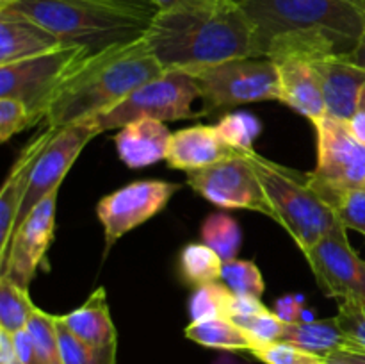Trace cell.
Returning <instances> with one entry per match:
<instances>
[{
    "label": "cell",
    "instance_id": "cell-42",
    "mask_svg": "<svg viewBox=\"0 0 365 364\" xmlns=\"http://www.w3.org/2000/svg\"><path fill=\"white\" fill-rule=\"evenodd\" d=\"M346 123H348L351 134L355 136V138L359 139L362 145H365V86H364L362 93H360L359 106H356L355 113H353V116L349 118Z\"/></svg>",
    "mask_w": 365,
    "mask_h": 364
},
{
    "label": "cell",
    "instance_id": "cell-10",
    "mask_svg": "<svg viewBox=\"0 0 365 364\" xmlns=\"http://www.w3.org/2000/svg\"><path fill=\"white\" fill-rule=\"evenodd\" d=\"M187 184L220 209L253 211L278 223L277 211L245 152L235 153L212 166L187 171Z\"/></svg>",
    "mask_w": 365,
    "mask_h": 364
},
{
    "label": "cell",
    "instance_id": "cell-18",
    "mask_svg": "<svg viewBox=\"0 0 365 364\" xmlns=\"http://www.w3.org/2000/svg\"><path fill=\"white\" fill-rule=\"evenodd\" d=\"M312 63L323 86L327 113L337 120L348 121L359 106L365 86V70L344 56L324 57Z\"/></svg>",
    "mask_w": 365,
    "mask_h": 364
},
{
    "label": "cell",
    "instance_id": "cell-17",
    "mask_svg": "<svg viewBox=\"0 0 365 364\" xmlns=\"http://www.w3.org/2000/svg\"><path fill=\"white\" fill-rule=\"evenodd\" d=\"M280 75V102L309 118L312 123L327 116L323 86L314 63L303 57L273 59Z\"/></svg>",
    "mask_w": 365,
    "mask_h": 364
},
{
    "label": "cell",
    "instance_id": "cell-27",
    "mask_svg": "<svg viewBox=\"0 0 365 364\" xmlns=\"http://www.w3.org/2000/svg\"><path fill=\"white\" fill-rule=\"evenodd\" d=\"M61 357L63 364H116V345L91 346L75 338L57 316Z\"/></svg>",
    "mask_w": 365,
    "mask_h": 364
},
{
    "label": "cell",
    "instance_id": "cell-14",
    "mask_svg": "<svg viewBox=\"0 0 365 364\" xmlns=\"http://www.w3.org/2000/svg\"><path fill=\"white\" fill-rule=\"evenodd\" d=\"M57 195L59 189H53L34 207L27 220L14 231L6 257L0 261V277H7L24 289H29L36 270L52 245Z\"/></svg>",
    "mask_w": 365,
    "mask_h": 364
},
{
    "label": "cell",
    "instance_id": "cell-11",
    "mask_svg": "<svg viewBox=\"0 0 365 364\" xmlns=\"http://www.w3.org/2000/svg\"><path fill=\"white\" fill-rule=\"evenodd\" d=\"M180 184L166 181H135L103 196L96 203V216L103 225L106 256L110 246L127 232L159 214Z\"/></svg>",
    "mask_w": 365,
    "mask_h": 364
},
{
    "label": "cell",
    "instance_id": "cell-29",
    "mask_svg": "<svg viewBox=\"0 0 365 364\" xmlns=\"http://www.w3.org/2000/svg\"><path fill=\"white\" fill-rule=\"evenodd\" d=\"M27 330L43 364H63L57 334V314H48L36 307L27 323Z\"/></svg>",
    "mask_w": 365,
    "mask_h": 364
},
{
    "label": "cell",
    "instance_id": "cell-25",
    "mask_svg": "<svg viewBox=\"0 0 365 364\" xmlns=\"http://www.w3.org/2000/svg\"><path fill=\"white\" fill-rule=\"evenodd\" d=\"M200 238L225 263L237 257L242 243V232L237 220L228 213H212L203 220L200 227Z\"/></svg>",
    "mask_w": 365,
    "mask_h": 364
},
{
    "label": "cell",
    "instance_id": "cell-13",
    "mask_svg": "<svg viewBox=\"0 0 365 364\" xmlns=\"http://www.w3.org/2000/svg\"><path fill=\"white\" fill-rule=\"evenodd\" d=\"M346 227H337L303 256L328 298L365 302V261L351 248Z\"/></svg>",
    "mask_w": 365,
    "mask_h": 364
},
{
    "label": "cell",
    "instance_id": "cell-1",
    "mask_svg": "<svg viewBox=\"0 0 365 364\" xmlns=\"http://www.w3.org/2000/svg\"><path fill=\"white\" fill-rule=\"evenodd\" d=\"M241 7L255 57H348L365 34V6L356 0H245Z\"/></svg>",
    "mask_w": 365,
    "mask_h": 364
},
{
    "label": "cell",
    "instance_id": "cell-19",
    "mask_svg": "<svg viewBox=\"0 0 365 364\" xmlns=\"http://www.w3.org/2000/svg\"><path fill=\"white\" fill-rule=\"evenodd\" d=\"M63 46L52 32L13 7L0 11V64L31 59Z\"/></svg>",
    "mask_w": 365,
    "mask_h": 364
},
{
    "label": "cell",
    "instance_id": "cell-15",
    "mask_svg": "<svg viewBox=\"0 0 365 364\" xmlns=\"http://www.w3.org/2000/svg\"><path fill=\"white\" fill-rule=\"evenodd\" d=\"M57 131L59 128L53 127H46L39 131L32 138V141L21 150L20 157L13 164L6 182H4L2 191H0V261L6 257L7 248H9L13 225L14 220H16L18 211H20L21 200L27 193L32 168L36 166V163H38V159L45 152L46 145L56 136Z\"/></svg>",
    "mask_w": 365,
    "mask_h": 364
},
{
    "label": "cell",
    "instance_id": "cell-32",
    "mask_svg": "<svg viewBox=\"0 0 365 364\" xmlns=\"http://www.w3.org/2000/svg\"><path fill=\"white\" fill-rule=\"evenodd\" d=\"M228 320H232L239 328H242L257 343V346L280 341L285 328V321H282L269 309L253 314V316H234L228 318Z\"/></svg>",
    "mask_w": 365,
    "mask_h": 364
},
{
    "label": "cell",
    "instance_id": "cell-23",
    "mask_svg": "<svg viewBox=\"0 0 365 364\" xmlns=\"http://www.w3.org/2000/svg\"><path fill=\"white\" fill-rule=\"evenodd\" d=\"M184 335L189 341L198 343L205 348L227 350V352H239V350L252 352L257 348V343L228 318L191 321L185 327Z\"/></svg>",
    "mask_w": 365,
    "mask_h": 364
},
{
    "label": "cell",
    "instance_id": "cell-48",
    "mask_svg": "<svg viewBox=\"0 0 365 364\" xmlns=\"http://www.w3.org/2000/svg\"><path fill=\"white\" fill-rule=\"evenodd\" d=\"M212 2H216V4H221V2H230V0H212Z\"/></svg>",
    "mask_w": 365,
    "mask_h": 364
},
{
    "label": "cell",
    "instance_id": "cell-21",
    "mask_svg": "<svg viewBox=\"0 0 365 364\" xmlns=\"http://www.w3.org/2000/svg\"><path fill=\"white\" fill-rule=\"evenodd\" d=\"M59 320L86 345L109 346L118 343L116 327L110 318L107 293L103 288L95 289L81 307L68 314H61Z\"/></svg>",
    "mask_w": 365,
    "mask_h": 364
},
{
    "label": "cell",
    "instance_id": "cell-44",
    "mask_svg": "<svg viewBox=\"0 0 365 364\" xmlns=\"http://www.w3.org/2000/svg\"><path fill=\"white\" fill-rule=\"evenodd\" d=\"M348 59L351 61L353 64H356V66L364 68L365 70V34L362 36V39H360L359 46L355 49V52L351 54V56H348Z\"/></svg>",
    "mask_w": 365,
    "mask_h": 364
},
{
    "label": "cell",
    "instance_id": "cell-45",
    "mask_svg": "<svg viewBox=\"0 0 365 364\" xmlns=\"http://www.w3.org/2000/svg\"><path fill=\"white\" fill-rule=\"evenodd\" d=\"M212 364H250V363L239 359V357H235L232 352L221 350V353H217V357L212 360Z\"/></svg>",
    "mask_w": 365,
    "mask_h": 364
},
{
    "label": "cell",
    "instance_id": "cell-43",
    "mask_svg": "<svg viewBox=\"0 0 365 364\" xmlns=\"http://www.w3.org/2000/svg\"><path fill=\"white\" fill-rule=\"evenodd\" d=\"M159 13L166 11H178V9H200V7L217 6L212 0H155ZM223 4V2H221Z\"/></svg>",
    "mask_w": 365,
    "mask_h": 364
},
{
    "label": "cell",
    "instance_id": "cell-5",
    "mask_svg": "<svg viewBox=\"0 0 365 364\" xmlns=\"http://www.w3.org/2000/svg\"><path fill=\"white\" fill-rule=\"evenodd\" d=\"M267 198L278 214V225L289 232L302 253L341 227L335 211L310 184V175L245 150Z\"/></svg>",
    "mask_w": 365,
    "mask_h": 364
},
{
    "label": "cell",
    "instance_id": "cell-20",
    "mask_svg": "<svg viewBox=\"0 0 365 364\" xmlns=\"http://www.w3.org/2000/svg\"><path fill=\"white\" fill-rule=\"evenodd\" d=\"M173 132L164 121L141 118L127 123L114 136L118 156L128 168H146L166 159Z\"/></svg>",
    "mask_w": 365,
    "mask_h": 364
},
{
    "label": "cell",
    "instance_id": "cell-47",
    "mask_svg": "<svg viewBox=\"0 0 365 364\" xmlns=\"http://www.w3.org/2000/svg\"><path fill=\"white\" fill-rule=\"evenodd\" d=\"M230 2H232V4H235V6H241V4L245 2V0H230ZM356 2L364 4V6H365V0H356Z\"/></svg>",
    "mask_w": 365,
    "mask_h": 364
},
{
    "label": "cell",
    "instance_id": "cell-6",
    "mask_svg": "<svg viewBox=\"0 0 365 364\" xmlns=\"http://www.w3.org/2000/svg\"><path fill=\"white\" fill-rule=\"evenodd\" d=\"M200 88V114L230 111L242 103L280 102V75L269 57H237L189 71Z\"/></svg>",
    "mask_w": 365,
    "mask_h": 364
},
{
    "label": "cell",
    "instance_id": "cell-35",
    "mask_svg": "<svg viewBox=\"0 0 365 364\" xmlns=\"http://www.w3.org/2000/svg\"><path fill=\"white\" fill-rule=\"evenodd\" d=\"M339 327L346 338L355 345L365 346V302L364 300H346L339 302V313L335 316Z\"/></svg>",
    "mask_w": 365,
    "mask_h": 364
},
{
    "label": "cell",
    "instance_id": "cell-9",
    "mask_svg": "<svg viewBox=\"0 0 365 364\" xmlns=\"http://www.w3.org/2000/svg\"><path fill=\"white\" fill-rule=\"evenodd\" d=\"M198 96L200 88L192 75L182 70H171L139 86L123 102L91 121L103 132L121 128L141 118H153L164 123L198 118L202 116L200 111L192 109Z\"/></svg>",
    "mask_w": 365,
    "mask_h": 364
},
{
    "label": "cell",
    "instance_id": "cell-4",
    "mask_svg": "<svg viewBox=\"0 0 365 364\" xmlns=\"http://www.w3.org/2000/svg\"><path fill=\"white\" fill-rule=\"evenodd\" d=\"M11 7L52 32L64 46H82L89 56L138 41L150 25L145 18L93 0H18Z\"/></svg>",
    "mask_w": 365,
    "mask_h": 364
},
{
    "label": "cell",
    "instance_id": "cell-33",
    "mask_svg": "<svg viewBox=\"0 0 365 364\" xmlns=\"http://www.w3.org/2000/svg\"><path fill=\"white\" fill-rule=\"evenodd\" d=\"M250 353L264 364H328L327 357L317 355V353L285 341L257 346Z\"/></svg>",
    "mask_w": 365,
    "mask_h": 364
},
{
    "label": "cell",
    "instance_id": "cell-40",
    "mask_svg": "<svg viewBox=\"0 0 365 364\" xmlns=\"http://www.w3.org/2000/svg\"><path fill=\"white\" fill-rule=\"evenodd\" d=\"M267 307L260 302V298L255 296H241L234 295L230 300V305H228V316H253V314H259L262 310H266Z\"/></svg>",
    "mask_w": 365,
    "mask_h": 364
},
{
    "label": "cell",
    "instance_id": "cell-16",
    "mask_svg": "<svg viewBox=\"0 0 365 364\" xmlns=\"http://www.w3.org/2000/svg\"><path fill=\"white\" fill-rule=\"evenodd\" d=\"M241 150L228 145L216 125H195L173 132L168 150V164L173 170L195 171L212 166Z\"/></svg>",
    "mask_w": 365,
    "mask_h": 364
},
{
    "label": "cell",
    "instance_id": "cell-2",
    "mask_svg": "<svg viewBox=\"0 0 365 364\" xmlns=\"http://www.w3.org/2000/svg\"><path fill=\"white\" fill-rule=\"evenodd\" d=\"M150 52L166 71L198 68L253 56V29L232 2L159 13L145 32Z\"/></svg>",
    "mask_w": 365,
    "mask_h": 364
},
{
    "label": "cell",
    "instance_id": "cell-37",
    "mask_svg": "<svg viewBox=\"0 0 365 364\" xmlns=\"http://www.w3.org/2000/svg\"><path fill=\"white\" fill-rule=\"evenodd\" d=\"M93 2L114 7V9H120L123 13L145 18L148 21H152L159 14V7H157L155 0H93Z\"/></svg>",
    "mask_w": 365,
    "mask_h": 364
},
{
    "label": "cell",
    "instance_id": "cell-24",
    "mask_svg": "<svg viewBox=\"0 0 365 364\" xmlns=\"http://www.w3.org/2000/svg\"><path fill=\"white\" fill-rule=\"evenodd\" d=\"M223 261L205 243H189L178 256V273L185 284L200 288L221 280Z\"/></svg>",
    "mask_w": 365,
    "mask_h": 364
},
{
    "label": "cell",
    "instance_id": "cell-28",
    "mask_svg": "<svg viewBox=\"0 0 365 364\" xmlns=\"http://www.w3.org/2000/svg\"><path fill=\"white\" fill-rule=\"evenodd\" d=\"M232 296H234V293H232L221 280L195 288L191 298H189V314H191V321L227 318Z\"/></svg>",
    "mask_w": 365,
    "mask_h": 364
},
{
    "label": "cell",
    "instance_id": "cell-30",
    "mask_svg": "<svg viewBox=\"0 0 365 364\" xmlns=\"http://www.w3.org/2000/svg\"><path fill=\"white\" fill-rule=\"evenodd\" d=\"M221 282L234 295L260 298L264 295V291H266V282H264L259 266L253 261L237 259V257L223 263V268H221Z\"/></svg>",
    "mask_w": 365,
    "mask_h": 364
},
{
    "label": "cell",
    "instance_id": "cell-49",
    "mask_svg": "<svg viewBox=\"0 0 365 364\" xmlns=\"http://www.w3.org/2000/svg\"><path fill=\"white\" fill-rule=\"evenodd\" d=\"M13 364H20V363H18V360H14V363Z\"/></svg>",
    "mask_w": 365,
    "mask_h": 364
},
{
    "label": "cell",
    "instance_id": "cell-36",
    "mask_svg": "<svg viewBox=\"0 0 365 364\" xmlns=\"http://www.w3.org/2000/svg\"><path fill=\"white\" fill-rule=\"evenodd\" d=\"M335 214L342 227L365 236V186L346 193L335 207Z\"/></svg>",
    "mask_w": 365,
    "mask_h": 364
},
{
    "label": "cell",
    "instance_id": "cell-46",
    "mask_svg": "<svg viewBox=\"0 0 365 364\" xmlns=\"http://www.w3.org/2000/svg\"><path fill=\"white\" fill-rule=\"evenodd\" d=\"M18 0H0V9H7V7H11Z\"/></svg>",
    "mask_w": 365,
    "mask_h": 364
},
{
    "label": "cell",
    "instance_id": "cell-8",
    "mask_svg": "<svg viewBox=\"0 0 365 364\" xmlns=\"http://www.w3.org/2000/svg\"><path fill=\"white\" fill-rule=\"evenodd\" d=\"M317 132V164L310 171V184L335 211L342 196L365 186V145L349 131L348 123L323 116L314 123Z\"/></svg>",
    "mask_w": 365,
    "mask_h": 364
},
{
    "label": "cell",
    "instance_id": "cell-31",
    "mask_svg": "<svg viewBox=\"0 0 365 364\" xmlns=\"http://www.w3.org/2000/svg\"><path fill=\"white\" fill-rule=\"evenodd\" d=\"M216 127L228 145L245 152V150H253V143L262 132V121L252 113L239 111V113L225 114Z\"/></svg>",
    "mask_w": 365,
    "mask_h": 364
},
{
    "label": "cell",
    "instance_id": "cell-34",
    "mask_svg": "<svg viewBox=\"0 0 365 364\" xmlns=\"http://www.w3.org/2000/svg\"><path fill=\"white\" fill-rule=\"evenodd\" d=\"M34 125V118L24 102L16 98H0V141L6 143L14 134Z\"/></svg>",
    "mask_w": 365,
    "mask_h": 364
},
{
    "label": "cell",
    "instance_id": "cell-7",
    "mask_svg": "<svg viewBox=\"0 0 365 364\" xmlns=\"http://www.w3.org/2000/svg\"><path fill=\"white\" fill-rule=\"evenodd\" d=\"M88 57L91 56L82 46H63L31 59L0 64V98L24 102L38 125Z\"/></svg>",
    "mask_w": 365,
    "mask_h": 364
},
{
    "label": "cell",
    "instance_id": "cell-26",
    "mask_svg": "<svg viewBox=\"0 0 365 364\" xmlns=\"http://www.w3.org/2000/svg\"><path fill=\"white\" fill-rule=\"evenodd\" d=\"M34 309L29 289L20 288L7 277H0V328L11 334L24 330Z\"/></svg>",
    "mask_w": 365,
    "mask_h": 364
},
{
    "label": "cell",
    "instance_id": "cell-22",
    "mask_svg": "<svg viewBox=\"0 0 365 364\" xmlns=\"http://www.w3.org/2000/svg\"><path fill=\"white\" fill-rule=\"evenodd\" d=\"M280 341L291 343L303 350L317 353V355H330L335 350L351 345L344 332L339 327L337 320H314V321H296V323H285L284 334Z\"/></svg>",
    "mask_w": 365,
    "mask_h": 364
},
{
    "label": "cell",
    "instance_id": "cell-39",
    "mask_svg": "<svg viewBox=\"0 0 365 364\" xmlns=\"http://www.w3.org/2000/svg\"><path fill=\"white\" fill-rule=\"evenodd\" d=\"M13 345L14 353H16V360L20 364H43L27 328L13 334Z\"/></svg>",
    "mask_w": 365,
    "mask_h": 364
},
{
    "label": "cell",
    "instance_id": "cell-41",
    "mask_svg": "<svg viewBox=\"0 0 365 364\" xmlns=\"http://www.w3.org/2000/svg\"><path fill=\"white\" fill-rule=\"evenodd\" d=\"M328 364H365V346L351 345L344 346L341 350H335L330 355H327Z\"/></svg>",
    "mask_w": 365,
    "mask_h": 364
},
{
    "label": "cell",
    "instance_id": "cell-3",
    "mask_svg": "<svg viewBox=\"0 0 365 364\" xmlns=\"http://www.w3.org/2000/svg\"><path fill=\"white\" fill-rule=\"evenodd\" d=\"M166 74L150 52L145 36L128 45L106 50L86 59L50 107L45 121L63 128L93 120L123 102L134 89Z\"/></svg>",
    "mask_w": 365,
    "mask_h": 364
},
{
    "label": "cell",
    "instance_id": "cell-12",
    "mask_svg": "<svg viewBox=\"0 0 365 364\" xmlns=\"http://www.w3.org/2000/svg\"><path fill=\"white\" fill-rule=\"evenodd\" d=\"M100 132L102 131L91 120L66 125L56 132V136L50 139L45 152L36 163V166L32 168L27 193L21 200L20 211H18L16 220H14L13 234L43 198H46L53 189L61 188V182L66 177L68 170L73 166L78 153Z\"/></svg>",
    "mask_w": 365,
    "mask_h": 364
},
{
    "label": "cell",
    "instance_id": "cell-38",
    "mask_svg": "<svg viewBox=\"0 0 365 364\" xmlns=\"http://www.w3.org/2000/svg\"><path fill=\"white\" fill-rule=\"evenodd\" d=\"M305 296L303 295H285L274 303L273 313L285 323H296L299 321V314L305 309Z\"/></svg>",
    "mask_w": 365,
    "mask_h": 364
}]
</instances>
